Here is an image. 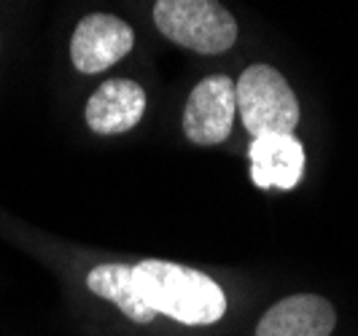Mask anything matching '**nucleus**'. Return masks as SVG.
Returning a JSON list of instances; mask_svg holds the SVG:
<instances>
[{
	"label": "nucleus",
	"mask_w": 358,
	"mask_h": 336,
	"mask_svg": "<svg viewBox=\"0 0 358 336\" xmlns=\"http://www.w3.org/2000/svg\"><path fill=\"white\" fill-rule=\"evenodd\" d=\"M132 27L110 14H90L78 22L71 41L73 65L81 73H100L132 52Z\"/></svg>",
	"instance_id": "39448f33"
},
{
	"label": "nucleus",
	"mask_w": 358,
	"mask_h": 336,
	"mask_svg": "<svg viewBox=\"0 0 358 336\" xmlns=\"http://www.w3.org/2000/svg\"><path fill=\"white\" fill-rule=\"evenodd\" d=\"M154 22L164 38L199 54L227 52L237 22L218 0H157Z\"/></svg>",
	"instance_id": "7ed1b4c3"
},
{
	"label": "nucleus",
	"mask_w": 358,
	"mask_h": 336,
	"mask_svg": "<svg viewBox=\"0 0 358 336\" xmlns=\"http://www.w3.org/2000/svg\"><path fill=\"white\" fill-rule=\"evenodd\" d=\"M132 285L145 307L186 326H210L227 312L224 291L208 275L189 266L141 261L132 266Z\"/></svg>",
	"instance_id": "f257e3e1"
},
{
	"label": "nucleus",
	"mask_w": 358,
	"mask_h": 336,
	"mask_svg": "<svg viewBox=\"0 0 358 336\" xmlns=\"http://www.w3.org/2000/svg\"><path fill=\"white\" fill-rule=\"evenodd\" d=\"M234 100L251 138L294 135L299 124V103L288 81L269 65H251L234 81Z\"/></svg>",
	"instance_id": "f03ea898"
},
{
	"label": "nucleus",
	"mask_w": 358,
	"mask_h": 336,
	"mask_svg": "<svg viewBox=\"0 0 358 336\" xmlns=\"http://www.w3.org/2000/svg\"><path fill=\"white\" fill-rule=\"evenodd\" d=\"M145 113V92L129 78H113L97 89L87 103V124L97 135H122Z\"/></svg>",
	"instance_id": "6e6552de"
},
{
	"label": "nucleus",
	"mask_w": 358,
	"mask_h": 336,
	"mask_svg": "<svg viewBox=\"0 0 358 336\" xmlns=\"http://www.w3.org/2000/svg\"><path fill=\"white\" fill-rule=\"evenodd\" d=\"M87 288L100 299L113 301L129 320L135 323H151L157 312L145 307L132 285V266L124 264H100L87 275Z\"/></svg>",
	"instance_id": "1a4fd4ad"
},
{
	"label": "nucleus",
	"mask_w": 358,
	"mask_h": 336,
	"mask_svg": "<svg viewBox=\"0 0 358 336\" xmlns=\"http://www.w3.org/2000/svg\"><path fill=\"white\" fill-rule=\"evenodd\" d=\"M251 177L259 189H294L305 173V148L294 135H259L251 143Z\"/></svg>",
	"instance_id": "0eeeda50"
},
{
	"label": "nucleus",
	"mask_w": 358,
	"mask_h": 336,
	"mask_svg": "<svg viewBox=\"0 0 358 336\" xmlns=\"http://www.w3.org/2000/svg\"><path fill=\"white\" fill-rule=\"evenodd\" d=\"M234 110V81L229 75H208L192 89L183 110V132L197 145L224 143L232 132Z\"/></svg>",
	"instance_id": "20e7f679"
},
{
	"label": "nucleus",
	"mask_w": 358,
	"mask_h": 336,
	"mask_svg": "<svg viewBox=\"0 0 358 336\" xmlns=\"http://www.w3.org/2000/svg\"><path fill=\"white\" fill-rule=\"evenodd\" d=\"M337 312L323 296L296 293L278 301L256 326V336H331Z\"/></svg>",
	"instance_id": "423d86ee"
}]
</instances>
